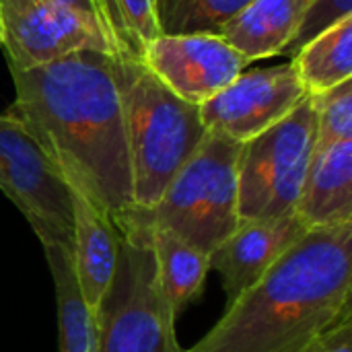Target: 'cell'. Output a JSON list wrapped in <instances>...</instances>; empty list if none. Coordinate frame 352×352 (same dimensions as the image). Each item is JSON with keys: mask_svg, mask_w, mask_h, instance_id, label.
I'll use <instances>...</instances> for the list:
<instances>
[{"mask_svg": "<svg viewBox=\"0 0 352 352\" xmlns=\"http://www.w3.org/2000/svg\"><path fill=\"white\" fill-rule=\"evenodd\" d=\"M314 352H352V316L332 328Z\"/></svg>", "mask_w": 352, "mask_h": 352, "instance_id": "22", "label": "cell"}, {"mask_svg": "<svg viewBox=\"0 0 352 352\" xmlns=\"http://www.w3.org/2000/svg\"><path fill=\"white\" fill-rule=\"evenodd\" d=\"M72 268L80 295L95 318L116 274L118 229L107 212L76 190H72Z\"/></svg>", "mask_w": 352, "mask_h": 352, "instance_id": "12", "label": "cell"}, {"mask_svg": "<svg viewBox=\"0 0 352 352\" xmlns=\"http://www.w3.org/2000/svg\"><path fill=\"white\" fill-rule=\"evenodd\" d=\"M151 245L159 287L171 309L179 314L204 291V283L210 272L208 254L184 241L175 233L157 227H151Z\"/></svg>", "mask_w": 352, "mask_h": 352, "instance_id": "15", "label": "cell"}, {"mask_svg": "<svg viewBox=\"0 0 352 352\" xmlns=\"http://www.w3.org/2000/svg\"><path fill=\"white\" fill-rule=\"evenodd\" d=\"M239 153L241 142L208 132L151 208L132 206L124 214L210 254L239 225Z\"/></svg>", "mask_w": 352, "mask_h": 352, "instance_id": "5", "label": "cell"}, {"mask_svg": "<svg viewBox=\"0 0 352 352\" xmlns=\"http://www.w3.org/2000/svg\"><path fill=\"white\" fill-rule=\"evenodd\" d=\"M316 151V107L301 101L285 120L241 144L237 165L239 221L295 214Z\"/></svg>", "mask_w": 352, "mask_h": 352, "instance_id": "6", "label": "cell"}, {"mask_svg": "<svg viewBox=\"0 0 352 352\" xmlns=\"http://www.w3.org/2000/svg\"><path fill=\"white\" fill-rule=\"evenodd\" d=\"M6 109L56 163L72 190L111 219L134 206L118 62L82 50L31 70L8 68Z\"/></svg>", "mask_w": 352, "mask_h": 352, "instance_id": "1", "label": "cell"}, {"mask_svg": "<svg viewBox=\"0 0 352 352\" xmlns=\"http://www.w3.org/2000/svg\"><path fill=\"white\" fill-rule=\"evenodd\" d=\"M295 214L309 229L352 223V140L314 151Z\"/></svg>", "mask_w": 352, "mask_h": 352, "instance_id": "13", "label": "cell"}, {"mask_svg": "<svg viewBox=\"0 0 352 352\" xmlns=\"http://www.w3.org/2000/svg\"><path fill=\"white\" fill-rule=\"evenodd\" d=\"M252 0H153L161 33H219Z\"/></svg>", "mask_w": 352, "mask_h": 352, "instance_id": "19", "label": "cell"}, {"mask_svg": "<svg viewBox=\"0 0 352 352\" xmlns=\"http://www.w3.org/2000/svg\"><path fill=\"white\" fill-rule=\"evenodd\" d=\"M43 252L56 289L60 352H95V318L80 295L70 252L52 243Z\"/></svg>", "mask_w": 352, "mask_h": 352, "instance_id": "17", "label": "cell"}, {"mask_svg": "<svg viewBox=\"0 0 352 352\" xmlns=\"http://www.w3.org/2000/svg\"><path fill=\"white\" fill-rule=\"evenodd\" d=\"M0 47H2V27H0Z\"/></svg>", "mask_w": 352, "mask_h": 352, "instance_id": "24", "label": "cell"}, {"mask_svg": "<svg viewBox=\"0 0 352 352\" xmlns=\"http://www.w3.org/2000/svg\"><path fill=\"white\" fill-rule=\"evenodd\" d=\"M309 95L291 62L241 72L200 105L208 132L248 142L285 120Z\"/></svg>", "mask_w": 352, "mask_h": 352, "instance_id": "9", "label": "cell"}, {"mask_svg": "<svg viewBox=\"0 0 352 352\" xmlns=\"http://www.w3.org/2000/svg\"><path fill=\"white\" fill-rule=\"evenodd\" d=\"M54 2H58V4H62V6H66V8H70V10L78 12L80 16H85V19H89V21L97 23L93 0H54ZM97 25H99V23H97Z\"/></svg>", "mask_w": 352, "mask_h": 352, "instance_id": "23", "label": "cell"}, {"mask_svg": "<svg viewBox=\"0 0 352 352\" xmlns=\"http://www.w3.org/2000/svg\"><path fill=\"white\" fill-rule=\"evenodd\" d=\"M118 266L95 316V352H186L175 311L165 299L151 245V227L116 214Z\"/></svg>", "mask_w": 352, "mask_h": 352, "instance_id": "4", "label": "cell"}, {"mask_svg": "<svg viewBox=\"0 0 352 352\" xmlns=\"http://www.w3.org/2000/svg\"><path fill=\"white\" fill-rule=\"evenodd\" d=\"M346 16H352V0H311L295 39L283 54L293 58L307 41Z\"/></svg>", "mask_w": 352, "mask_h": 352, "instance_id": "21", "label": "cell"}, {"mask_svg": "<svg viewBox=\"0 0 352 352\" xmlns=\"http://www.w3.org/2000/svg\"><path fill=\"white\" fill-rule=\"evenodd\" d=\"M0 27L6 64L16 70L45 66L82 50L113 54L97 23L54 0H0Z\"/></svg>", "mask_w": 352, "mask_h": 352, "instance_id": "8", "label": "cell"}, {"mask_svg": "<svg viewBox=\"0 0 352 352\" xmlns=\"http://www.w3.org/2000/svg\"><path fill=\"white\" fill-rule=\"evenodd\" d=\"M351 295L352 223L311 227L186 352H314Z\"/></svg>", "mask_w": 352, "mask_h": 352, "instance_id": "2", "label": "cell"}, {"mask_svg": "<svg viewBox=\"0 0 352 352\" xmlns=\"http://www.w3.org/2000/svg\"><path fill=\"white\" fill-rule=\"evenodd\" d=\"M309 97L316 107V148L352 140V78Z\"/></svg>", "mask_w": 352, "mask_h": 352, "instance_id": "20", "label": "cell"}, {"mask_svg": "<svg viewBox=\"0 0 352 352\" xmlns=\"http://www.w3.org/2000/svg\"><path fill=\"white\" fill-rule=\"evenodd\" d=\"M307 95L324 93L352 78V16L328 27L307 41L293 58Z\"/></svg>", "mask_w": 352, "mask_h": 352, "instance_id": "16", "label": "cell"}, {"mask_svg": "<svg viewBox=\"0 0 352 352\" xmlns=\"http://www.w3.org/2000/svg\"><path fill=\"white\" fill-rule=\"evenodd\" d=\"M97 23L116 56L138 58L161 33L153 0H93Z\"/></svg>", "mask_w": 352, "mask_h": 352, "instance_id": "18", "label": "cell"}, {"mask_svg": "<svg viewBox=\"0 0 352 352\" xmlns=\"http://www.w3.org/2000/svg\"><path fill=\"white\" fill-rule=\"evenodd\" d=\"M309 227L297 217L239 221L235 231L210 254V270L219 272L227 299L252 287Z\"/></svg>", "mask_w": 352, "mask_h": 352, "instance_id": "11", "label": "cell"}, {"mask_svg": "<svg viewBox=\"0 0 352 352\" xmlns=\"http://www.w3.org/2000/svg\"><path fill=\"white\" fill-rule=\"evenodd\" d=\"M0 190L27 219L41 245L70 252L72 188L23 124L8 113H0Z\"/></svg>", "mask_w": 352, "mask_h": 352, "instance_id": "7", "label": "cell"}, {"mask_svg": "<svg viewBox=\"0 0 352 352\" xmlns=\"http://www.w3.org/2000/svg\"><path fill=\"white\" fill-rule=\"evenodd\" d=\"M134 206L151 208L208 134L200 105L171 93L142 62L116 56Z\"/></svg>", "mask_w": 352, "mask_h": 352, "instance_id": "3", "label": "cell"}, {"mask_svg": "<svg viewBox=\"0 0 352 352\" xmlns=\"http://www.w3.org/2000/svg\"><path fill=\"white\" fill-rule=\"evenodd\" d=\"M140 62L192 105L212 99L250 66L219 33H159L142 47Z\"/></svg>", "mask_w": 352, "mask_h": 352, "instance_id": "10", "label": "cell"}, {"mask_svg": "<svg viewBox=\"0 0 352 352\" xmlns=\"http://www.w3.org/2000/svg\"><path fill=\"white\" fill-rule=\"evenodd\" d=\"M311 0H252L219 35L252 62L280 56L295 39Z\"/></svg>", "mask_w": 352, "mask_h": 352, "instance_id": "14", "label": "cell"}]
</instances>
